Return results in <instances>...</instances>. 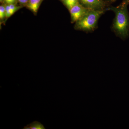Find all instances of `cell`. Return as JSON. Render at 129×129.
<instances>
[{
	"label": "cell",
	"mask_w": 129,
	"mask_h": 129,
	"mask_svg": "<svg viewBox=\"0 0 129 129\" xmlns=\"http://www.w3.org/2000/svg\"><path fill=\"white\" fill-rule=\"evenodd\" d=\"M128 6L122 2L117 6H111L106 9L114 12L115 16L113 24V30L118 37L123 40L127 39L129 36V13Z\"/></svg>",
	"instance_id": "cell-1"
},
{
	"label": "cell",
	"mask_w": 129,
	"mask_h": 129,
	"mask_svg": "<svg viewBox=\"0 0 129 129\" xmlns=\"http://www.w3.org/2000/svg\"><path fill=\"white\" fill-rule=\"evenodd\" d=\"M106 11L90 10L82 18L75 23V28L87 32L93 31L96 28L99 18Z\"/></svg>",
	"instance_id": "cell-2"
},
{
	"label": "cell",
	"mask_w": 129,
	"mask_h": 129,
	"mask_svg": "<svg viewBox=\"0 0 129 129\" xmlns=\"http://www.w3.org/2000/svg\"><path fill=\"white\" fill-rule=\"evenodd\" d=\"M90 10L79 2L77 3L69 10L72 23H76L80 20Z\"/></svg>",
	"instance_id": "cell-3"
},
{
	"label": "cell",
	"mask_w": 129,
	"mask_h": 129,
	"mask_svg": "<svg viewBox=\"0 0 129 129\" xmlns=\"http://www.w3.org/2000/svg\"><path fill=\"white\" fill-rule=\"evenodd\" d=\"M79 2L90 10H107L108 4L103 0H79Z\"/></svg>",
	"instance_id": "cell-4"
},
{
	"label": "cell",
	"mask_w": 129,
	"mask_h": 129,
	"mask_svg": "<svg viewBox=\"0 0 129 129\" xmlns=\"http://www.w3.org/2000/svg\"><path fill=\"white\" fill-rule=\"evenodd\" d=\"M43 0H29L26 6L34 13L36 14Z\"/></svg>",
	"instance_id": "cell-5"
},
{
	"label": "cell",
	"mask_w": 129,
	"mask_h": 129,
	"mask_svg": "<svg viewBox=\"0 0 129 129\" xmlns=\"http://www.w3.org/2000/svg\"><path fill=\"white\" fill-rule=\"evenodd\" d=\"M23 129H45V128L41 123L38 121H35L27 125L24 127Z\"/></svg>",
	"instance_id": "cell-6"
},
{
	"label": "cell",
	"mask_w": 129,
	"mask_h": 129,
	"mask_svg": "<svg viewBox=\"0 0 129 129\" xmlns=\"http://www.w3.org/2000/svg\"><path fill=\"white\" fill-rule=\"evenodd\" d=\"M61 1L69 10L79 2V0H61Z\"/></svg>",
	"instance_id": "cell-7"
},
{
	"label": "cell",
	"mask_w": 129,
	"mask_h": 129,
	"mask_svg": "<svg viewBox=\"0 0 129 129\" xmlns=\"http://www.w3.org/2000/svg\"><path fill=\"white\" fill-rule=\"evenodd\" d=\"M6 5H2L0 6V19L3 20L6 18Z\"/></svg>",
	"instance_id": "cell-8"
},
{
	"label": "cell",
	"mask_w": 129,
	"mask_h": 129,
	"mask_svg": "<svg viewBox=\"0 0 129 129\" xmlns=\"http://www.w3.org/2000/svg\"><path fill=\"white\" fill-rule=\"evenodd\" d=\"M5 8H6V18H9L14 13L12 11L8 4H6Z\"/></svg>",
	"instance_id": "cell-9"
},
{
	"label": "cell",
	"mask_w": 129,
	"mask_h": 129,
	"mask_svg": "<svg viewBox=\"0 0 129 129\" xmlns=\"http://www.w3.org/2000/svg\"><path fill=\"white\" fill-rule=\"evenodd\" d=\"M9 5L10 8L13 13H15L17 11L22 7V6H18L15 4H8Z\"/></svg>",
	"instance_id": "cell-10"
},
{
	"label": "cell",
	"mask_w": 129,
	"mask_h": 129,
	"mask_svg": "<svg viewBox=\"0 0 129 129\" xmlns=\"http://www.w3.org/2000/svg\"><path fill=\"white\" fill-rule=\"evenodd\" d=\"M18 0H5V3L6 4H15L17 5Z\"/></svg>",
	"instance_id": "cell-11"
},
{
	"label": "cell",
	"mask_w": 129,
	"mask_h": 129,
	"mask_svg": "<svg viewBox=\"0 0 129 129\" xmlns=\"http://www.w3.org/2000/svg\"><path fill=\"white\" fill-rule=\"evenodd\" d=\"M18 1L22 6H26L29 0H18Z\"/></svg>",
	"instance_id": "cell-12"
},
{
	"label": "cell",
	"mask_w": 129,
	"mask_h": 129,
	"mask_svg": "<svg viewBox=\"0 0 129 129\" xmlns=\"http://www.w3.org/2000/svg\"><path fill=\"white\" fill-rule=\"evenodd\" d=\"M105 2L107 3V4L109 3H112L115 2L116 0H103Z\"/></svg>",
	"instance_id": "cell-13"
},
{
	"label": "cell",
	"mask_w": 129,
	"mask_h": 129,
	"mask_svg": "<svg viewBox=\"0 0 129 129\" xmlns=\"http://www.w3.org/2000/svg\"><path fill=\"white\" fill-rule=\"evenodd\" d=\"M123 2L128 5H129V0H123Z\"/></svg>",
	"instance_id": "cell-14"
},
{
	"label": "cell",
	"mask_w": 129,
	"mask_h": 129,
	"mask_svg": "<svg viewBox=\"0 0 129 129\" xmlns=\"http://www.w3.org/2000/svg\"><path fill=\"white\" fill-rule=\"evenodd\" d=\"M5 0H0V2L2 3H5Z\"/></svg>",
	"instance_id": "cell-15"
}]
</instances>
